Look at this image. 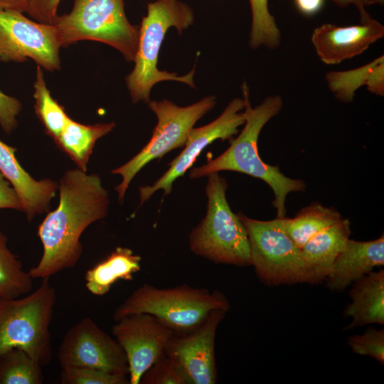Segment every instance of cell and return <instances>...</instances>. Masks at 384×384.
I'll return each mask as SVG.
<instances>
[{"instance_id": "cell-32", "label": "cell", "mask_w": 384, "mask_h": 384, "mask_svg": "<svg viewBox=\"0 0 384 384\" xmlns=\"http://www.w3.org/2000/svg\"><path fill=\"white\" fill-rule=\"evenodd\" d=\"M60 0H32L27 13L36 21L53 24L58 16L57 9Z\"/></svg>"}, {"instance_id": "cell-30", "label": "cell", "mask_w": 384, "mask_h": 384, "mask_svg": "<svg viewBox=\"0 0 384 384\" xmlns=\"http://www.w3.org/2000/svg\"><path fill=\"white\" fill-rule=\"evenodd\" d=\"M143 384H186L172 360L164 353L142 375Z\"/></svg>"}, {"instance_id": "cell-1", "label": "cell", "mask_w": 384, "mask_h": 384, "mask_svg": "<svg viewBox=\"0 0 384 384\" xmlns=\"http://www.w3.org/2000/svg\"><path fill=\"white\" fill-rule=\"evenodd\" d=\"M58 207L38 228L43 246L38 263L28 270L33 279L50 278L76 265L82 253L80 237L92 223L107 215L110 198L101 178L78 168L67 170L60 181Z\"/></svg>"}, {"instance_id": "cell-11", "label": "cell", "mask_w": 384, "mask_h": 384, "mask_svg": "<svg viewBox=\"0 0 384 384\" xmlns=\"http://www.w3.org/2000/svg\"><path fill=\"white\" fill-rule=\"evenodd\" d=\"M58 360L61 368L89 367L129 376L124 350L90 317L67 331L58 348Z\"/></svg>"}, {"instance_id": "cell-22", "label": "cell", "mask_w": 384, "mask_h": 384, "mask_svg": "<svg viewBox=\"0 0 384 384\" xmlns=\"http://www.w3.org/2000/svg\"><path fill=\"white\" fill-rule=\"evenodd\" d=\"M329 90L340 101L351 102L355 91L366 85L375 95L384 94V56L359 68L348 71H331L326 75Z\"/></svg>"}, {"instance_id": "cell-27", "label": "cell", "mask_w": 384, "mask_h": 384, "mask_svg": "<svg viewBox=\"0 0 384 384\" xmlns=\"http://www.w3.org/2000/svg\"><path fill=\"white\" fill-rule=\"evenodd\" d=\"M249 1L252 11L250 46L254 49L262 45L272 49L277 48L280 42V31L269 11L268 0Z\"/></svg>"}, {"instance_id": "cell-20", "label": "cell", "mask_w": 384, "mask_h": 384, "mask_svg": "<svg viewBox=\"0 0 384 384\" xmlns=\"http://www.w3.org/2000/svg\"><path fill=\"white\" fill-rule=\"evenodd\" d=\"M142 257L127 247H117L85 274V287L93 295L103 296L118 280H132L141 270Z\"/></svg>"}, {"instance_id": "cell-2", "label": "cell", "mask_w": 384, "mask_h": 384, "mask_svg": "<svg viewBox=\"0 0 384 384\" xmlns=\"http://www.w3.org/2000/svg\"><path fill=\"white\" fill-rule=\"evenodd\" d=\"M242 90L245 101L244 128L223 154L203 166L191 169L189 177L198 178L214 172L231 171L260 178L272 190L274 195L272 204L277 210V218H282L286 215L287 195L304 191L306 188L302 180L286 176L277 166L264 162L259 154L257 141L260 133L263 127L279 114L282 107V100L279 95L270 96L253 108L246 82H243Z\"/></svg>"}, {"instance_id": "cell-15", "label": "cell", "mask_w": 384, "mask_h": 384, "mask_svg": "<svg viewBox=\"0 0 384 384\" xmlns=\"http://www.w3.org/2000/svg\"><path fill=\"white\" fill-rule=\"evenodd\" d=\"M383 36L384 26L368 16L346 27L324 23L313 31L311 42L323 63L336 65L361 54Z\"/></svg>"}, {"instance_id": "cell-21", "label": "cell", "mask_w": 384, "mask_h": 384, "mask_svg": "<svg viewBox=\"0 0 384 384\" xmlns=\"http://www.w3.org/2000/svg\"><path fill=\"white\" fill-rule=\"evenodd\" d=\"M114 127L115 123L113 122L84 124L69 117L54 142L74 161L77 168L87 171L95 143L100 138L110 133Z\"/></svg>"}, {"instance_id": "cell-33", "label": "cell", "mask_w": 384, "mask_h": 384, "mask_svg": "<svg viewBox=\"0 0 384 384\" xmlns=\"http://www.w3.org/2000/svg\"><path fill=\"white\" fill-rule=\"evenodd\" d=\"M0 209L22 211L19 197L11 183L0 173Z\"/></svg>"}, {"instance_id": "cell-19", "label": "cell", "mask_w": 384, "mask_h": 384, "mask_svg": "<svg viewBox=\"0 0 384 384\" xmlns=\"http://www.w3.org/2000/svg\"><path fill=\"white\" fill-rule=\"evenodd\" d=\"M348 292L351 302L343 311L351 321L346 329L367 324H384V270L368 273L353 282Z\"/></svg>"}, {"instance_id": "cell-17", "label": "cell", "mask_w": 384, "mask_h": 384, "mask_svg": "<svg viewBox=\"0 0 384 384\" xmlns=\"http://www.w3.org/2000/svg\"><path fill=\"white\" fill-rule=\"evenodd\" d=\"M16 149L0 140V173L16 190L28 220L48 212L58 183L50 178L36 180L20 164Z\"/></svg>"}, {"instance_id": "cell-29", "label": "cell", "mask_w": 384, "mask_h": 384, "mask_svg": "<svg viewBox=\"0 0 384 384\" xmlns=\"http://www.w3.org/2000/svg\"><path fill=\"white\" fill-rule=\"evenodd\" d=\"M347 343L355 353L369 356L384 364V329H376L369 326L365 332L359 335H352L348 338Z\"/></svg>"}, {"instance_id": "cell-34", "label": "cell", "mask_w": 384, "mask_h": 384, "mask_svg": "<svg viewBox=\"0 0 384 384\" xmlns=\"http://www.w3.org/2000/svg\"><path fill=\"white\" fill-rule=\"evenodd\" d=\"M32 0H0V9L27 13Z\"/></svg>"}, {"instance_id": "cell-14", "label": "cell", "mask_w": 384, "mask_h": 384, "mask_svg": "<svg viewBox=\"0 0 384 384\" xmlns=\"http://www.w3.org/2000/svg\"><path fill=\"white\" fill-rule=\"evenodd\" d=\"M244 99L235 98L227 105L223 113L212 122L190 131L182 151L170 163L169 169L152 185L139 188L141 204L157 190L169 195L174 181L183 176L198 156L216 139H230L238 133V127L245 123Z\"/></svg>"}, {"instance_id": "cell-3", "label": "cell", "mask_w": 384, "mask_h": 384, "mask_svg": "<svg viewBox=\"0 0 384 384\" xmlns=\"http://www.w3.org/2000/svg\"><path fill=\"white\" fill-rule=\"evenodd\" d=\"M193 19L192 9L178 0H156L147 4V14L139 29L134 68L126 78L134 102H149L152 87L164 80L178 81L194 87V69L179 76L157 68L159 50L168 29L174 26L181 34L193 23Z\"/></svg>"}, {"instance_id": "cell-24", "label": "cell", "mask_w": 384, "mask_h": 384, "mask_svg": "<svg viewBox=\"0 0 384 384\" xmlns=\"http://www.w3.org/2000/svg\"><path fill=\"white\" fill-rule=\"evenodd\" d=\"M7 237L0 230V299L24 296L31 292L33 278L23 270L21 262L7 245Z\"/></svg>"}, {"instance_id": "cell-18", "label": "cell", "mask_w": 384, "mask_h": 384, "mask_svg": "<svg viewBox=\"0 0 384 384\" xmlns=\"http://www.w3.org/2000/svg\"><path fill=\"white\" fill-rule=\"evenodd\" d=\"M348 219L340 220L323 229L302 248L304 283L324 282L336 257L351 235Z\"/></svg>"}, {"instance_id": "cell-5", "label": "cell", "mask_w": 384, "mask_h": 384, "mask_svg": "<svg viewBox=\"0 0 384 384\" xmlns=\"http://www.w3.org/2000/svg\"><path fill=\"white\" fill-rule=\"evenodd\" d=\"M57 294L49 278L38 287L17 298L0 299V353L13 348L23 350L42 366L52 356L50 325Z\"/></svg>"}, {"instance_id": "cell-23", "label": "cell", "mask_w": 384, "mask_h": 384, "mask_svg": "<svg viewBox=\"0 0 384 384\" xmlns=\"http://www.w3.org/2000/svg\"><path fill=\"white\" fill-rule=\"evenodd\" d=\"M341 218L337 210L313 203L302 208L294 218H277L281 228L301 249L315 235Z\"/></svg>"}, {"instance_id": "cell-13", "label": "cell", "mask_w": 384, "mask_h": 384, "mask_svg": "<svg viewBox=\"0 0 384 384\" xmlns=\"http://www.w3.org/2000/svg\"><path fill=\"white\" fill-rule=\"evenodd\" d=\"M114 338L124 350L129 366V384H139L142 375L164 353L174 332L154 316L140 313L116 321Z\"/></svg>"}, {"instance_id": "cell-16", "label": "cell", "mask_w": 384, "mask_h": 384, "mask_svg": "<svg viewBox=\"0 0 384 384\" xmlns=\"http://www.w3.org/2000/svg\"><path fill=\"white\" fill-rule=\"evenodd\" d=\"M383 266V234L369 241L348 238L334 260L324 281L329 289L343 292L375 267Z\"/></svg>"}, {"instance_id": "cell-28", "label": "cell", "mask_w": 384, "mask_h": 384, "mask_svg": "<svg viewBox=\"0 0 384 384\" xmlns=\"http://www.w3.org/2000/svg\"><path fill=\"white\" fill-rule=\"evenodd\" d=\"M127 376L95 368L70 367L62 368L60 380L62 384H129Z\"/></svg>"}, {"instance_id": "cell-35", "label": "cell", "mask_w": 384, "mask_h": 384, "mask_svg": "<svg viewBox=\"0 0 384 384\" xmlns=\"http://www.w3.org/2000/svg\"><path fill=\"white\" fill-rule=\"evenodd\" d=\"M324 0H295L298 9L305 14H313L321 7Z\"/></svg>"}, {"instance_id": "cell-8", "label": "cell", "mask_w": 384, "mask_h": 384, "mask_svg": "<svg viewBox=\"0 0 384 384\" xmlns=\"http://www.w3.org/2000/svg\"><path fill=\"white\" fill-rule=\"evenodd\" d=\"M215 105L214 96H208L186 107H179L166 100L148 102L149 108L157 117V124L150 140L129 161L111 171L122 176V181L115 187L120 203L123 202L127 189L137 174L151 161L184 146L196 122Z\"/></svg>"}, {"instance_id": "cell-4", "label": "cell", "mask_w": 384, "mask_h": 384, "mask_svg": "<svg viewBox=\"0 0 384 384\" xmlns=\"http://www.w3.org/2000/svg\"><path fill=\"white\" fill-rule=\"evenodd\" d=\"M230 304L220 291L210 292L186 284L160 289L144 284L135 289L114 311V320L134 314L154 316L175 334L198 328L214 309L228 311Z\"/></svg>"}, {"instance_id": "cell-9", "label": "cell", "mask_w": 384, "mask_h": 384, "mask_svg": "<svg viewBox=\"0 0 384 384\" xmlns=\"http://www.w3.org/2000/svg\"><path fill=\"white\" fill-rule=\"evenodd\" d=\"M248 238L250 262L267 286L304 283L301 249L279 226L278 219L260 220L238 213Z\"/></svg>"}, {"instance_id": "cell-36", "label": "cell", "mask_w": 384, "mask_h": 384, "mask_svg": "<svg viewBox=\"0 0 384 384\" xmlns=\"http://www.w3.org/2000/svg\"><path fill=\"white\" fill-rule=\"evenodd\" d=\"M335 3L341 6H346L350 4H354L360 12L361 19H364L369 16L365 10V6L368 4V0H334Z\"/></svg>"}, {"instance_id": "cell-6", "label": "cell", "mask_w": 384, "mask_h": 384, "mask_svg": "<svg viewBox=\"0 0 384 384\" xmlns=\"http://www.w3.org/2000/svg\"><path fill=\"white\" fill-rule=\"evenodd\" d=\"M207 177V212L189 235L190 248L215 263L251 265L246 230L226 198L228 183L218 172Z\"/></svg>"}, {"instance_id": "cell-31", "label": "cell", "mask_w": 384, "mask_h": 384, "mask_svg": "<svg viewBox=\"0 0 384 384\" xmlns=\"http://www.w3.org/2000/svg\"><path fill=\"white\" fill-rule=\"evenodd\" d=\"M21 107V103L17 98L7 95L0 90V127L6 134H10L16 129L17 117Z\"/></svg>"}, {"instance_id": "cell-7", "label": "cell", "mask_w": 384, "mask_h": 384, "mask_svg": "<svg viewBox=\"0 0 384 384\" xmlns=\"http://www.w3.org/2000/svg\"><path fill=\"white\" fill-rule=\"evenodd\" d=\"M61 47L91 40L118 50L128 61H134L139 28L128 21L123 0H73L68 14L58 16L53 23Z\"/></svg>"}, {"instance_id": "cell-37", "label": "cell", "mask_w": 384, "mask_h": 384, "mask_svg": "<svg viewBox=\"0 0 384 384\" xmlns=\"http://www.w3.org/2000/svg\"><path fill=\"white\" fill-rule=\"evenodd\" d=\"M368 4H383L384 2V0H368Z\"/></svg>"}, {"instance_id": "cell-25", "label": "cell", "mask_w": 384, "mask_h": 384, "mask_svg": "<svg viewBox=\"0 0 384 384\" xmlns=\"http://www.w3.org/2000/svg\"><path fill=\"white\" fill-rule=\"evenodd\" d=\"M42 366L22 349L0 353V384H42Z\"/></svg>"}, {"instance_id": "cell-10", "label": "cell", "mask_w": 384, "mask_h": 384, "mask_svg": "<svg viewBox=\"0 0 384 384\" xmlns=\"http://www.w3.org/2000/svg\"><path fill=\"white\" fill-rule=\"evenodd\" d=\"M23 13L0 9V61L27 59L48 71L60 68V43L53 24L32 21Z\"/></svg>"}, {"instance_id": "cell-26", "label": "cell", "mask_w": 384, "mask_h": 384, "mask_svg": "<svg viewBox=\"0 0 384 384\" xmlns=\"http://www.w3.org/2000/svg\"><path fill=\"white\" fill-rule=\"evenodd\" d=\"M35 112L46 133L55 140L68 118L64 108L54 100L47 88L42 68L37 65L34 82Z\"/></svg>"}, {"instance_id": "cell-12", "label": "cell", "mask_w": 384, "mask_h": 384, "mask_svg": "<svg viewBox=\"0 0 384 384\" xmlns=\"http://www.w3.org/2000/svg\"><path fill=\"white\" fill-rule=\"evenodd\" d=\"M227 311L214 309L193 331L174 334L164 353L174 362L186 384H215L217 367L215 340L217 329Z\"/></svg>"}]
</instances>
